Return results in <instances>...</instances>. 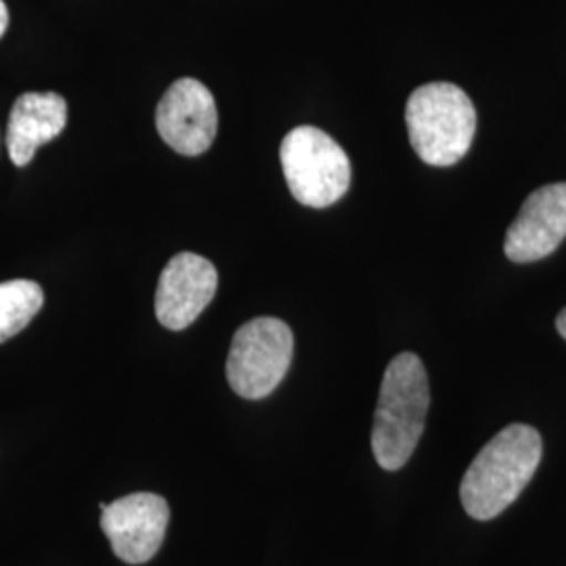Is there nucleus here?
I'll list each match as a JSON object with an SVG mask.
<instances>
[{"label": "nucleus", "instance_id": "1", "mask_svg": "<svg viewBox=\"0 0 566 566\" xmlns=\"http://www.w3.org/2000/svg\"><path fill=\"white\" fill-rule=\"evenodd\" d=\"M542 455V437L533 426H506L465 470L460 485L465 512L476 521L500 516L525 491Z\"/></svg>", "mask_w": 566, "mask_h": 566}, {"label": "nucleus", "instance_id": "2", "mask_svg": "<svg viewBox=\"0 0 566 566\" xmlns=\"http://www.w3.org/2000/svg\"><path fill=\"white\" fill-rule=\"evenodd\" d=\"M428 405L424 364L413 353L397 355L386 367L371 428L376 462L388 472L403 468L413 455L424 432Z\"/></svg>", "mask_w": 566, "mask_h": 566}, {"label": "nucleus", "instance_id": "3", "mask_svg": "<svg viewBox=\"0 0 566 566\" xmlns=\"http://www.w3.org/2000/svg\"><path fill=\"white\" fill-rule=\"evenodd\" d=\"M409 142L420 160L451 166L468 154L476 133V109L464 91L451 82L416 88L405 107Z\"/></svg>", "mask_w": 566, "mask_h": 566}, {"label": "nucleus", "instance_id": "4", "mask_svg": "<svg viewBox=\"0 0 566 566\" xmlns=\"http://www.w3.org/2000/svg\"><path fill=\"white\" fill-rule=\"evenodd\" d=\"M283 175L292 196L308 208L338 202L350 185V163L338 143L315 126H298L280 149Z\"/></svg>", "mask_w": 566, "mask_h": 566}, {"label": "nucleus", "instance_id": "5", "mask_svg": "<svg viewBox=\"0 0 566 566\" xmlns=\"http://www.w3.org/2000/svg\"><path fill=\"white\" fill-rule=\"evenodd\" d=\"M294 355V336L275 317H256L243 324L227 357V380L243 399L269 397L287 374Z\"/></svg>", "mask_w": 566, "mask_h": 566}, {"label": "nucleus", "instance_id": "6", "mask_svg": "<svg viewBox=\"0 0 566 566\" xmlns=\"http://www.w3.org/2000/svg\"><path fill=\"white\" fill-rule=\"evenodd\" d=\"M170 507L156 493H133L102 504V528L114 554L128 565L151 560L163 547Z\"/></svg>", "mask_w": 566, "mask_h": 566}, {"label": "nucleus", "instance_id": "7", "mask_svg": "<svg viewBox=\"0 0 566 566\" xmlns=\"http://www.w3.org/2000/svg\"><path fill=\"white\" fill-rule=\"evenodd\" d=\"M156 126L164 143L181 156L193 158L208 151L219 130L212 93L196 78L175 82L158 103Z\"/></svg>", "mask_w": 566, "mask_h": 566}, {"label": "nucleus", "instance_id": "8", "mask_svg": "<svg viewBox=\"0 0 566 566\" xmlns=\"http://www.w3.org/2000/svg\"><path fill=\"white\" fill-rule=\"evenodd\" d=\"M219 287V273L208 259L193 252H181L164 266L156 290L158 322L181 332L193 324L203 308L212 303Z\"/></svg>", "mask_w": 566, "mask_h": 566}, {"label": "nucleus", "instance_id": "9", "mask_svg": "<svg viewBox=\"0 0 566 566\" xmlns=\"http://www.w3.org/2000/svg\"><path fill=\"white\" fill-rule=\"evenodd\" d=\"M566 238V182L535 189L510 224L504 252L512 263H535L549 256Z\"/></svg>", "mask_w": 566, "mask_h": 566}, {"label": "nucleus", "instance_id": "10", "mask_svg": "<svg viewBox=\"0 0 566 566\" xmlns=\"http://www.w3.org/2000/svg\"><path fill=\"white\" fill-rule=\"evenodd\" d=\"M67 124V103L57 93H23L7 124L9 158L18 168L34 160L36 149L57 139Z\"/></svg>", "mask_w": 566, "mask_h": 566}, {"label": "nucleus", "instance_id": "11", "mask_svg": "<svg viewBox=\"0 0 566 566\" xmlns=\"http://www.w3.org/2000/svg\"><path fill=\"white\" fill-rule=\"evenodd\" d=\"M44 303L42 287L30 280L0 283V344L18 336Z\"/></svg>", "mask_w": 566, "mask_h": 566}, {"label": "nucleus", "instance_id": "12", "mask_svg": "<svg viewBox=\"0 0 566 566\" xmlns=\"http://www.w3.org/2000/svg\"><path fill=\"white\" fill-rule=\"evenodd\" d=\"M7 25H9V11H7L4 0H0V39L7 32Z\"/></svg>", "mask_w": 566, "mask_h": 566}, {"label": "nucleus", "instance_id": "13", "mask_svg": "<svg viewBox=\"0 0 566 566\" xmlns=\"http://www.w3.org/2000/svg\"><path fill=\"white\" fill-rule=\"evenodd\" d=\"M556 329H558V334L566 340V308H563L560 315L556 317Z\"/></svg>", "mask_w": 566, "mask_h": 566}]
</instances>
